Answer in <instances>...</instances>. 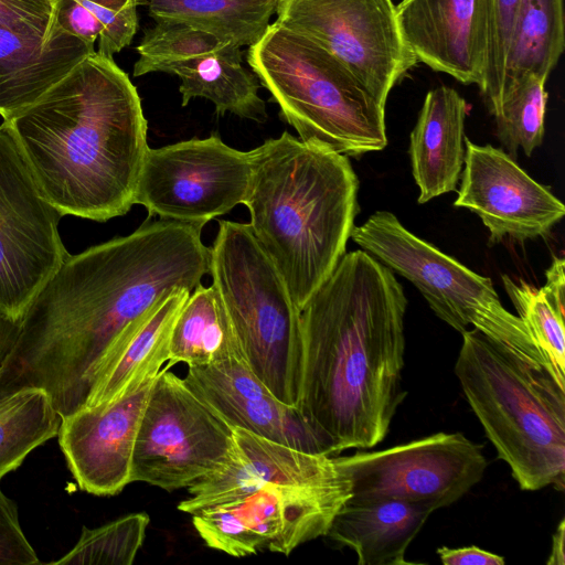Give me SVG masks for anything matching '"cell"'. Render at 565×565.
I'll use <instances>...</instances> for the list:
<instances>
[{
  "mask_svg": "<svg viewBox=\"0 0 565 565\" xmlns=\"http://www.w3.org/2000/svg\"><path fill=\"white\" fill-rule=\"evenodd\" d=\"M58 0H0V26L53 40L64 30L57 23Z\"/></svg>",
  "mask_w": 565,
  "mask_h": 565,
  "instance_id": "cell-35",
  "label": "cell"
},
{
  "mask_svg": "<svg viewBox=\"0 0 565 565\" xmlns=\"http://www.w3.org/2000/svg\"><path fill=\"white\" fill-rule=\"evenodd\" d=\"M431 508L395 499L348 500L326 534L351 548L359 565H404Z\"/></svg>",
  "mask_w": 565,
  "mask_h": 565,
  "instance_id": "cell-22",
  "label": "cell"
},
{
  "mask_svg": "<svg viewBox=\"0 0 565 565\" xmlns=\"http://www.w3.org/2000/svg\"><path fill=\"white\" fill-rule=\"evenodd\" d=\"M407 298L367 252L345 253L300 310L298 409L332 456L369 449L388 433L402 386Z\"/></svg>",
  "mask_w": 565,
  "mask_h": 565,
  "instance_id": "cell-2",
  "label": "cell"
},
{
  "mask_svg": "<svg viewBox=\"0 0 565 565\" xmlns=\"http://www.w3.org/2000/svg\"><path fill=\"white\" fill-rule=\"evenodd\" d=\"M202 227L148 217L136 231L68 255L21 319H0V396L41 388L60 417L85 406L103 361L178 288L210 270Z\"/></svg>",
  "mask_w": 565,
  "mask_h": 565,
  "instance_id": "cell-1",
  "label": "cell"
},
{
  "mask_svg": "<svg viewBox=\"0 0 565 565\" xmlns=\"http://www.w3.org/2000/svg\"><path fill=\"white\" fill-rule=\"evenodd\" d=\"M209 274L248 366L277 399L297 408L302 364L300 310L248 224L218 221Z\"/></svg>",
  "mask_w": 565,
  "mask_h": 565,
  "instance_id": "cell-7",
  "label": "cell"
},
{
  "mask_svg": "<svg viewBox=\"0 0 565 565\" xmlns=\"http://www.w3.org/2000/svg\"><path fill=\"white\" fill-rule=\"evenodd\" d=\"M467 110V102L452 87L441 85L426 94L408 149L418 203L456 190L465 162Z\"/></svg>",
  "mask_w": 565,
  "mask_h": 565,
  "instance_id": "cell-20",
  "label": "cell"
},
{
  "mask_svg": "<svg viewBox=\"0 0 565 565\" xmlns=\"http://www.w3.org/2000/svg\"><path fill=\"white\" fill-rule=\"evenodd\" d=\"M564 49V0H521L510 38L501 94L525 75L533 74L547 81Z\"/></svg>",
  "mask_w": 565,
  "mask_h": 565,
  "instance_id": "cell-27",
  "label": "cell"
},
{
  "mask_svg": "<svg viewBox=\"0 0 565 565\" xmlns=\"http://www.w3.org/2000/svg\"><path fill=\"white\" fill-rule=\"evenodd\" d=\"M351 238L409 280L435 315L456 331L462 333L472 326L514 353L548 365L522 319L503 307L489 277L476 274L419 238L393 213H373L362 225L354 226Z\"/></svg>",
  "mask_w": 565,
  "mask_h": 565,
  "instance_id": "cell-8",
  "label": "cell"
},
{
  "mask_svg": "<svg viewBox=\"0 0 565 565\" xmlns=\"http://www.w3.org/2000/svg\"><path fill=\"white\" fill-rule=\"evenodd\" d=\"M461 334L455 373L498 457L522 490H564L565 385L476 329Z\"/></svg>",
  "mask_w": 565,
  "mask_h": 565,
  "instance_id": "cell-5",
  "label": "cell"
},
{
  "mask_svg": "<svg viewBox=\"0 0 565 565\" xmlns=\"http://www.w3.org/2000/svg\"><path fill=\"white\" fill-rule=\"evenodd\" d=\"M149 522L147 513L136 512L96 529L83 526L74 547L52 564L130 565L143 544Z\"/></svg>",
  "mask_w": 565,
  "mask_h": 565,
  "instance_id": "cell-33",
  "label": "cell"
},
{
  "mask_svg": "<svg viewBox=\"0 0 565 565\" xmlns=\"http://www.w3.org/2000/svg\"><path fill=\"white\" fill-rule=\"evenodd\" d=\"M466 146L460 186L454 203L476 213L489 230V245L510 237L520 242L545 236L565 215L564 204L532 179L502 149Z\"/></svg>",
  "mask_w": 565,
  "mask_h": 565,
  "instance_id": "cell-15",
  "label": "cell"
},
{
  "mask_svg": "<svg viewBox=\"0 0 565 565\" xmlns=\"http://www.w3.org/2000/svg\"><path fill=\"white\" fill-rule=\"evenodd\" d=\"M6 120L44 198L64 215L96 222L135 204L149 150L137 88L96 51Z\"/></svg>",
  "mask_w": 565,
  "mask_h": 565,
  "instance_id": "cell-3",
  "label": "cell"
},
{
  "mask_svg": "<svg viewBox=\"0 0 565 565\" xmlns=\"http://www.w3.org/2000/svg\"><path fill=\"white\" fill-rule=\"evenodd\" d=\"M247 62L302 141L348 157L387 145L385 105L331 53L275 21Z\"/></svg>",
  "mask_w": 565,
  "mask_h": 565,
  "instance_id": "cell-6",
  "label": "cell"
},
{
  "mask_svg": "<svg viewBox=\"0 0 565 565\" xmlns=\"http://www.w3.org/2000/svg\"><path fill=\"white\" fill-rule=\"evenodd\" d=\"M547 81L530 74L507 87L490 111L497 136L508 154L515 159L521 148L530 157L541 146L548 93Z\"/></svg>",
  "mask_w": 565,
  "mask_h": 565,
  "instance_id": "cell-30",
  "label": "cell"
},
{
  "mask_svg": "<svg viewBox=\"0 0 565 565\" xmlns=\"http://www.w3.org/2000/svg\"><path fill=\"white\" fill-rule=\"evenodd\" d=\"M94 46L61 32L53 40L0 26V116L33 103L65 76Z\"/></svg>",
  "mask_w": 565,
  "mask_h": 565,
  "instance_id": "cell-21",
  "label": "cell"
},
{
  "mask_svg": "<svg viewBox=\"0 0 565 565\" xmlns=\"http://www.w3.org/2000/svg\"><path fill=\"white\" fill-rule=\"evenodd\" d=\"M564 542H565V521L562 520L556 529V532L553 535L552 551H551L548 559L546 561L547 565H564L565 564Z\"/></svg>",
  "mask_w": 565,
  "mask_h": 565,
  "instance_id": "cell-38",
  "label": "cell"
},
{
  "mask_svg": "<svg viewBox=\"0 0 565 565\" xmlns=\"http://www.w3.org/2000/svg\"><path fill=\"white\" fill-rule=\"evenodd\" d=\"M61 417L47 393L26 388L0 396V478L57 435Z\"/></svg>",
  "mask_w": 565,
  "mask_h": 565,
  "instance_id": "cell-28",
  "label": "cell"
},
{
  "mask_svg": "<svg viewBox=\"0 0 565 565\" xmlns=\"http://www.w3.org/2000/svg\"><path fill=\"white\" fill-rule=\"evenodd\" d=\"M138 0H58L57 23L67 33L113 57L130 44L138 28Z\"/></svg>",
  "mask_w": 565,
  "mask_h": 565,
  "instance_id": "cell-29",
  "label": "cell"
},
{
  "mask_svg": "<svg viewBox=\"0 0 565 565\" xmlns=\"http://www.w3.org/2000/svg\"><path fill=\"white\" fill-rule=\"evenodd\" d=\"M335 460L350 479V500L395 499L434 511L461 499L488 466L481 446L460 433H437Z\"/></svg>",
  "mask_w": 565,
  "mask_h": 565,
  "instance_id": "cell-14",
  "label": "cell"
},
{
  "mask_svg": "<svg viewBox=\"0 0 565 565\" xmlns=\"http://www.w3.org/2000/svg\"><path fill=\"white\" fill-rule=\"evenodd\" d=\"M520 1L482 0L487 49L479 89L489 111L495 106L501 94L510 38Z\"/></svg>",
  "mask_w": 565,
  "mask_h": 565,
  "instance_id": "cell-34",
  "label": "cell"
},
{
  "mask_svg": "<svg viewBox=\"0 0 565 565\" xmlns=\"http://www.w3.org/2000/svg\"><path fill=\"white\" fill-rule=\"evenodd\" d=\"M250 177V152L216 135L149 148L135 204L145 206L149 217L203 227L245 203Z\"/></svg>",
  "mask_w": 565,
  "mask_h": 565,
  "instance_id": "cell-12",
  "label": "cell"
},
{
  "mask_svg": "<svg viewBox=\"0 0 565 565\" xmlns=\"http://www.w3.org/2000/svg\"><path fill=\"white\" fill-rule=\"evenodd\" d=\"M350 482L335 457L273 441L239 427L232 428L225 461L188 487L178 509L195 514L235 501L270 484L311 487Z\"/></svg>",
  "mask_w": 565,
  "mask_h": 565,
  "instance_id": "cell-16",
  "label": "cell"
},
{
  "mask_svg": "<svg viewBox=\"0 0 565 565\" xmlns=\"http://www.w3.org/2000/svg\"><path fill=\"white\" fill-rule=\"evenodd\" d=\"M249 152L248 225L301 310L345 254L359 179L348 156L288 131Z\"/></svg>",
  "mask_w": 565,
  "mask_h": 565,
  "instance_id": "cell-4",
  "label": "cell"
},
{
  "mask_svg": "<svg viewBox=\"0 0 565 565\" xmlns=\"http://www.w3.org/2000/svg\"><path fill=\"white\" fill-rule=\"evenodd\" d=\"M437 554L444 565H504V557L477 546L450 548L441 546Z\"/></svg>",
  "mask_w": 565,
  "mask_h": 565,
  "instance_id": "cell-37",
  "label": "cell"
},
{
  "mask_svg": "<svg viewBox=\"0 0 565 565\" xmlns=\"http://www.w3.org/2000/svg\"><path fill=\"white\" fill-rule=\"evenodd\" d=\"M278 0H138L156 22H177L237 46H250L265 33Z\"/></svg>",
  "mask_w": 565,
  "mask_h": 565,
  "instance_id": "cell-26",
  "label": "cell"
},
{
  "mask_svg": "<svg viewBox=\"0 0 565 565\" xmlns=\"http://www.w3.org/2000/svg\"><path fill=\"white\" fill-rule=\"evenodd\" d=\"M61 213L44 198L8 122L0 124V316H23L70 255Z\"/></svg>",
  "mask_w": 565,
  "mask_h": 565,
  "instance_id": "cell-10",
  "label": "cell"
},
{
  "mask_svg": "<svg viewBox=\"0 0 565 565\" xmlns=\"http://www.w3.org/2000/svg\"><path fill=\"white\" fill-rule=\"evenodd\" d=\"M34 564L40 561L22 531L17 505L0 487V565Z\"/></svg>",
  "mask_w": 565,
  "mask_h": 565,
  "instance_id": "cell-36",
  "label": "cell"
},
{
  "mask_svg": "<svg viewBox=\"0 0 565 565\" xmlns=\"http://www.w3.org/2000/svg\"><path fill=\"white\" fill-rule=\"evenodd\" d=\"M244 358L227 311L215 288L200 284L188 297L173 324L167 367L203 366Z\"/></svg>",
  "mask_w": 565,
  "mask_h": 565,
  "instance_id": "cell-25",
  "label": "cell"
},
{
  "mask_svg": "<svg viewBox=\"0 0 565 565\" xmlns=\"http://www.w3.org/2000/svg\"><path fill=\"white\" fill-rule=\"evenodd\" d=\"M239 46L213 53L178 67L181 104L193 98L210 100L218 115L231 113L256 122L267 120L265 102L258 95L259 79L242 64Z\"/></svg>",
  "mask_w": 565,
  "mask_h": 565,
  "instance_id": "cell-24",
  "label": "cell"
},
{
  "mask_svg": "<svg viewBox=\"0 0 565 565\" xmlns=\"http://www.w3.org/2000/svg\"><path fill=\"white\" fill-rule=\"evenodd\" d=\"M276 21L338 58L382 104L417 64L392 0H278Z\"/></svg>",
  "mask_w": 565,
  "mask_h": 565,
  "instance_id": "cell-13",
  "label": "cell"
},
{
  "mask_svg": "<svg viewBox=\"0 0 565 565\" xmlns=\"http://www.w3.org/2000/svg\"><path fill=\"white\" fill-rule=\"evenodd\" d=\"M235 46L184 23L156 22L136 49L139 57L134 65V76L157 72L173 74L178 67L196 58Z\"/></svg>",
  "mask_w": 565,
  "mask_h": 565,
  "instance_id": "cell-31",
  "label": "cell"
},
{
  "mask_svg": "<svg viewBox=\"0 0 565 565\" xmlns=\"http://www.w3.org/2000/svg\"><path fill=\"white\" fill-rule=\"evenodd\" d=\"M190 294L178 288L156 303L137 330L100 364L85 406L110 403L158 375L169 358L173 324Z\"/></svg>",
  "mask_w": 565,
  "mask_h": 565,
  "instance_id": "cell-23",
  "label": "cell"
},
{
  "mask_svg": "<svg viewBox=\"0 0 565 565\" xmlns=\"http://www.w3.org/2000/svg\"><path fill=\"white\" fill-rule=\"evenodd\" d=\"M168 370H161L152 384L135 441L130 480L174 491L225 461L232 427Z\"/></svg>",
  "mask_w": 565,
  "mask_h": 565,
  "instance_id": "cell-9",
  "label": "cell"
},
{
  "mask_svg": "<svg viewBox=\"0 0 565 565\" xmlns=\"http://www.w3.org/2000/svg\"><path fill=\"white\" fill-rule=\"evenodd\" d=\"M189 388L228 426L300 450L330 455L298 408L279 399L243 358L188 367Z\"/></svg>",
  "mask_w": 565,
  "mask_h": 565,
  "instance_id": "cell-18",
  "label": "cell"
},
{
  "mask_svg": "<svg viewBox=\"0 0 565 565\" xmlns=\"http://www.w3.org/2000/svg\"><path fill=\"white\" fill-rule=\"evenodd\" d=\"M395 12L417 61L465 85H481L487 49L482 0H401Z\"/></svg>",
  "mask_w": 565,
  "mask_h": 565,
  "instance_id": "cell-19",
  "label": "cell"
},
{
  "mask_svg": "<svg viewBox=\"0 0 565 565\" xmlns=\"http://www.w3.org/2000/svg\"><path fill=\"white\" fill-rule=\"evenodd\" d=\"M156 377L110 403L61 418L58 444L83 491L115 495L131 483L135 441Z\"/></svg>",
  "mask_w": 565,
  "mask_h": 565,
  "instance_id": "cell-17",
  "label": "cell"
},
{
  "mask_svg": "<svg viewBox=\"0 0 565 565\" xmlns=\"http://www.w3.org/2000/svg\"><path fill=\"white\" fill-rule=\"evenodd\" d=\"M351 497V483L270 484L247 495L192 514L204 544L234 557L267 550L288 556L300 545L326 536Z\"/></svg>",
  "mask_w": 565,
  "mask_h": 565,
  "instance_id": "cell-11",
  "label": "cell"
},
{
  "mask_svg": "<svg viewBox=\"0 0 565 565\" xmlns=\"http://www.w3.org/2000/svg\"><path fill=\"white\" fill-rule=\"evenodd\" d=\"M503 286L518 316L527 328L561 384L565 385L564 306L553 300L542 287L535 289L526 281L502 276Z\"/></svg>",
  "mask_w": 565,
  "mask_h": 565,
  "instance_id": "cell-32",
  "label": "cell"
}]
</instances>
